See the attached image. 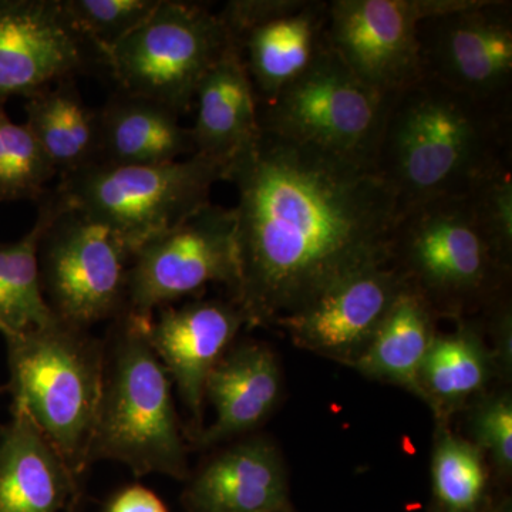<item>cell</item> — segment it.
Returning <instances> with one entry per match:
<instances>
[{
	"instance_id": "obj_1",
	"label": "cell",
	"mask_w": 512,
	"mask_h": 512,
	"mask_svg": "<svg viewBox=\"0 0 512 512\" xmlns=\"http://www.w3.org/2000/svg\"><path fill=\"white\" fill-rule=\"evenodd\" d=\"M225 180L238 191L232 293L247 325L276 323L389 264L399 202L375 171L261 128Z\"/></svg>"
},
{
	"instance_id": "obj_2",
	"label": "cell",
	"mask_w": 512,
	"mask_h": 512,
	"mask_svg": "<svg viewBox=\"0 0 512 512\" xmlns=\"http://www.w3.org/2000/svg\"><path fill=\"white\" fill-rule=\"evenodd\" d=\"M512 100H480L423 76L393 94L375 173L399 202V212L468 194L511 167Z\"/></svg>"
},
{
	"instance_id": "obj_3",
	"label": "cell",
	"mask_w": 512,
	"mask_h": 512,
	"mask_svg": "<svg viewBox=\"0 0 512 512\" xmlns=\"http://www.w3.org/2000/svg\"><path fill=\"white\" fill-rule=\"evenodd\" d=\"M150 318L123 312L110 350L106 349L89 466L99 460H116L137 477L165 474L187 480V446L175 412L170 376L148 342Z\"/></svg>"
},
{
	"instance_id": "obj_4",
	"label": "cell",
	"mask_w": 512,
	"mask_h": 512,
	"mask_svg": "<svg viewBox=\"0 0 512 512\" xmlns=\"http://www.w3.org/2000/svg\"><path fill=\"white\" fill-rule=\"evenodd\" d=\"M12 409L29 414L72 473L89 467L106 369V346L62 319L6 339Z\"/></svg>"
},
{
	"instance_id": "obj_5",
	"label": "cell",
	"mask_w": 512,
	"mask_h": 512,
	"mask_svg": "<svg viewBox=\"0 0 512 512\" xmlns=\"http://www.w3.org/2000/svg\"><path fill=\"white\" fill-rule=\"evenodd\" d=\"M510 261L485 229L471 192L404 208L390 242V264L434 312L487 298Z\"/></svg>"
},
{
	"instance_id": "obj_6",
	"label": "cell",
	"mask_w": 512,
	"mask_h": 512,
	"mask_svg": "<svg viewBox=\"0 0 512 512\" xmlns=\"http://www.w3.org/2000/svg\"><path fill=\"white\" fill-rule=\"evenodd\" d=\"M392 97L362 82L325 43L298 79L274 99L258 103L259 126L375 171Z\"/></svg>"
},
{
	"instance_id": "obj_7",
	"label": "cell",
	"mask_w": 512,
	"mask_h": 512,
	"mask_svg": "<svg viewBox=\"0 0 512 512\" xmlns=\"http://www.w3.org/2000/svg\"><path fill=\"white\" fill-rule=\"evenodd\" d=\"M227 167L195 156L164 164L96 163L66 177L60 195L70 207L113 229L131 255L210 202Z\"/></svg>"
},
{
	"instance_id": "obj_8",
	"label": "cell",
	"mask_w": 512,
	"mask_h": 512,
	"mask_svg": "<svg viewBox=\"0 0 512 512\" xmlns=\"http://www.w3.org/2000/svg\"><path fill=\"white\" fill-rule=\"evenodd\" d=\"M231 39L217 13L197 3L160 0L154 12L103 56L123 93L181 114Z\"/></svg>"
},
{
	"instance_id": "obj_9",
	"label": "cell",
	"mask_w": 512,
	"mask_h": 512,
	"mask_svg": "<svg viewBox=\"0 0 512 512\" xmlns=\"http://www.w3.org/2000/svg\"><path fill=\"white\" fill-rule=\"evenodd\" d=\"M57 198L40 241L43 292L57 318L87 329L123 313L133 255L113 229Z\"/></svg>"
},
{
	"instance_id": "obj_10",
	"label": "cell",
	"mask_w": 512,
	"mask_h": 512,
	"mask_svg": "<svg viewBox=\"0 0 512 512\" xmlns=\"http://www.w3.org/2000/svg\"><path fill=\"white\" fill-rule=\"evenodd\" d=\"M235 211L211 202L175 227L148 239L128 268L124 311L153 316L210 284H238Z\"/></svg>"
},
{
	"instance_id": "obj_11",
	"label": "cell",
	"mask_w": 512,
	"mask_h": 512,
	"mask_svg": "<svg viewBox=\"0 0 512 512\" xmlns=\"http://www.w3.org/2000/svg\"><path fill=\"white\" fill-rule=\"evenodd\" d=\"M464 0H333L326 43L362 82L380 93L402 92L424 76L419 25Z\"/></svg>"
},
{
	"instance_id": "obj_12",
	"label": "cell",
	"mask_w": 512,
	"mask_h": 512,
	"mask_svg": "<svg viewBox=\"0 0 512 512\" xmlns=\"http://www.w3.org/2000/svg\"><path fill=\"white\" fill-rule=\"evenodd\" d=\"M421 66L474 99L512 100V6L497 0L463 5L421 20Z\"/></svg>"
},
{
	"instance_id": "obj_13",
	"label": "cell",
	"mask_w": 512,
	"mask_h": 512,
	"mask_svg": "<svg viewBox=\"0 0 512 512\" xmlns=\"http://www.w3.org/2000/svg\"><path fill=\"white\" fill-rule=\"evenodd\" d=\"M392 264L375 266L279 319L299 348L353 366L406 288Z\"/></svg>"
},
{
	"instance_id": "obj_14",
	"label": "cell",
	"mask_w": 512,
	"mask_h": 512,
	"mask_svg": "<svg viewBox=\"0 0 512 512\" xmlns=\"http://www.w3.org/2000/svg\"><path fill=\"white\" fill-rule=\"evenodd\" d=\"M83 62L62 0H0V103L67 79Z\"/></svg>"
},
{
	"instance_id": "obj_15",
	"label": "cell",
	"mask_w": 512,
	"mask_h": 512,
	"mask_svg": "<svg viewBox=\"0 0 512 512\" xmlns=\"http://www.w3.org/2000/svg\"><path fill=\"white\" fill-rule=\"evenodd\" d=\"M147 323V338L178 393L202 430L205 382L245 323L235 303L198 301L158 309Z\"/></svg>"
},
{
	"instance_id": "obj_16",
	"label": "cell",
	"mask_w": 512,
	"mask_h": 512,
	"mask_svg": "<svg viewBox=\"0 0 512 512\" xmlns=\"http://www.w3.org/2000/svg\"><path fill=\"white\" fill-rule=\"evenodd\" d=\"M187 480L181 497L187 512L293 511L284 458L266 437L215 454Z\"/></svg>"
},
{
	"instance_id": "obj_17",
	"label": "cell",
	"mask_w": 512,
	"mask_h": 512,
	"mask_svg": "<svg viewBox=\"0 0 512 512\" xmlns=\"http://www.w3.org/2000/svg\"><path fill=\"white\" fill-rule=\"evenodd\" d=\"M12 412L0 429V512L76 511L79 478L28 413Z\"/></svg>"
},
{
	"instance_id": "obj_18",
	"label": "cell",
	"mask_w": 512,
	"mask_h": 512,
	"mask_svg": "<svg viewBox=\"0 0 512 512\" xmlns=\"http://www.w3.org/2000/svg\"><path fill=\"white\" fill-rule=\"evenodd\" d=\"M282 392L275 353L256 342L229 349L205 382L204 399L215 409V421L192 440L212 447L254 430L271 414Z\"/></svg>"
},
{
	"instance_id": "obj_19",
	"label": "cell",
	"mask_w": 512,
	"mask_h": 512,
	"mask_svg": "<svg viewBox=\"0 0 512 512\" xmlns=\"http://www.w3.org/2000/svg\"><path fill=\"white\" fill-rule=\"evenodd\" d=\"M197 117L190 128L195 154L225 167L258 137V100L241 52L231 43L208 70L194 97Z\"/></svg>"
},
{
	"instance_id": "obj_20",
	"label": "cell",
	"mask_w": 512,
	"mask_h": 512,
	"mask_svg": "<svg viewBox=\"0 0 512 512\" xmlns=\"http://www.w3.org/2000/svg\"><path fill=\"white\" fill-rule=\"evenodd\" d=\"M328 8L329 2L306 0L303 8L249 30L234 43L258 103L274 99L311 66L326 43Z\"/></svg>"
},
{
	"instance_id": "obj_21",
	"label": "cell",
	"mask_w": 512,
	"mask_h": 512,
	"mask_svg": "<svg viewBox=\"0 0 512 512\" xmlns=\"http://www.w3.org/2000/svg\"><path fill=\"white\" fill-rule=\"evenodd\" d=\"M156 101L120 94L99 113L103 163L164 164L195 156L190 128Z\"/></svg>"
},
{
	"instance_id": "obj_22",
	"label": "cell",
	"mask_w": 512,
	"mask_h": 512,
	"mask_svg": "<svg viewBox=\"0 0 512 512\" xmlns=\"http://www.w3.org/2000/svg\"><path fill=\"white\" fill-rule=\"evenodd\" d=\"M434 311L429 302L407 285L394 301L382 326L353 369L369 379L403 387L423 400L420 370L433 340Z\"/></svg>"
},
{
	"instance_id": "obj_23",
	"label": "cell",
	"mask_w": 512,
	"mask_h": 512,
	"mask_svg": "<svg viewBox=\"0 0 512 512\" xmlns=\"http://www.w3.org/2000/svg\"><path fill=\"white\" fill-rule=\"evenodd\" d=\"M28 121L56 173L66 177L96 164L100 156L99 113L87 106L70 80L28 97Z\"/></svg>"
},
{
	"instance_id": "obj_24",
	"label": "cell",
	"mask_w": 512,
	"mask_h": 512,
	"mask_svg": "<svg viewBox=\"0 0 512 512\" xmlns=\"http://www.w3.org/2000/svg\"><path fill=\"white\" fill-rule=\"evenodd\" d=\"M494 370L495 357L474 326L434 335L420 370L423 400L443 420L483 392Z\"/></svg>"
},
{
	"instance_id": "obj_25",
	"label": "cell",
	"mask_w": 512,
	"mask_h": 512,
	"mask_svg": "<svg viewBox=\"0 0 512 512\" xmlns=\"http://www.w3.org/2000/svg\"><path fill=\"white\" fill-rule=\"evenodd\" d=\"M57 207L59 198L47 202L25 237L0 248V333L5 339L60 320L43 292L39 266L40 241Z\"/></svg>"
},
{
	"instance_id": "obj_26",
	"label": "cell",
	"mask_w": 512,
	"mask_h": 512,
	"mask_svg": "<svg viewBox=\"0 0 512 512\" xmlns=\"http://www.w3.org/2000/svg\"><path fill=\"white\" fill-rule=\"evenodd\" d=\"M431 480L439 512H480L488 483L483 451L441 426L431 457Z\"/></svg>"
},
{
	"instance_id": "obj_27",
	"label": "cell",
	"mask_w": 512,
	"mask_h": 512,
	"mask_svg": "<svg viewBox=\"0 0 512 512\" xmlns=\"http://www.w3.org/2000/svg\"><path fill=\"white\" fill-rule=\"evenodd\" d=\"M56 170L26 124H16L0 104V201L33 198Z\"/></svg>"
},
{
	"instance_id": "obj_28",
	"label": "cell",
	"mask_w": 512,
	"mask_h": 512,
	"mask_svg": "<svg viewBox=\"0 0 512 512\" xmlns=\"http://www.w3.org/2000/svg\"><path fill=\"white\" fill-rule=\"evenodd\" d=\"M67 19L82 40L103 57L137 29L160 0H62Z\"/></svg>"
},
{
	"instance_id": "obj_29",
	"label": "cell",
	"mask_w": 512,
	"mask_h": 512,
	"mask_svg": "<svg viewBox=\"0 0 512 512\" xmlns=\"http://www.w3.org/2000/svg\"><path fill=\"white\" fill-rule=\"evenodd\" d=\"M470 430L474 443L488 453L498 473H512V399L510 393L483 397L470 413Z\"/></svg>"
},
{
	"instance_id": "obj_30",
	"label": "cell",
	"mask_w": 512,
	"mask_h": 512,
	"mask_svg": "<svg viewBox=\"0 0 512 512\" xmlns=\"http://www.w3.org/2000/svg\"><path fill=\"white\" fill-rule=\"evenodd\" d=\"M478 215L494 244L511 259L512 178L511 167L498 171L471 191Z\"/></svg>"
},
{
	"instance_id": "obj_31",
	"label": "cell",
	"mask_w": 512,
	"mask_h": 512,
	"mask_svg": "<svg viewBox=\"0 0 512 512\" xmlns=\"http://www.w3.org/2000/svg\"><path fill=\"white\" fill-rule=\"evenodd\" d=\"M306 0H232L218 13L229 39L237 43L249 30L284 18L305 6Z\"/></svg>"
},
{
	"instance_id": "obj_32",
	"label": "cell",
	"mask_w": 512,
	"mask_h": 512,
	"mask_svg": "<svg viewBox=\"0 0 512 512\" xmlns=\"http://www.w3.org/2000/svg\"><path fill=\"white\" fill-rule=\"evenodd\" d=\"M104 512H168L157 494L143 485L123 488L107 503Z\"/></svg>"
},
{
	"instance_id": "obj_33",
	"label": "cell",
	"mask_w": 512,
	"mask_h": 512,
	"mask_svg": "<svg viewBox=\"0 0 512 512\" xmlns=\"http://www.w3.org/2000/svg\"><path fill=\"white\" fill-rule=\"evenodd\" d=\"M494 512H511L510 501H504L503 504L498 505L497 510H494Z\"/></svg>"
},
{
	"instance_id": "obj_34",
	"label": "cell",
	"mask_w": 512,
	"mask_h": 512,
	"mask_svg": "<svg viewBox=\"0 0 512 512\" xmlns=\"http://www.w3.org/2000/svg\"><path fill=\"white\" fill-rule=\"evenodd\" d=\"M8 390V387H0V393L6 392Z\"/></svg>"
},
{
	"instance_id": "obj_35",
	"label": "cell",
	"mask_w": 512,
	"mask_h": 512,
	"mask_svg": "<svg viewBox=\"0 0 512 512\" xmlns=\"http://www.w3.org/2000/svg\"><path fill=\"white\" fill-rule=\"evenodd\" d=\"M288 512H293V511H288Z\"/></svg>"
}]
</instances>
